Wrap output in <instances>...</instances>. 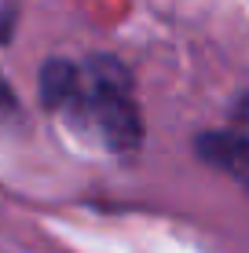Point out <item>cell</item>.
Wrapping results in <instances>:
<instances>
[{
    "instance_id": "obj_1",
    "label": "cell",
    "mask_w": 249,
    "mask_h": 253,
    "mask_svg": "<svg viewBox=\"0 0 249 253\" xmlns=\"http://www.w3.org/2000/svg\"><path fill=\"white\" fill-rule=\"evenodd\" d=\"M48 110L66 114L70 125L96 136L107 151L132 154L143 143V118L136 107L132 77L117 59H88L84 66L48 63L40 77Z\"/></svg>"
},
{
    "instance_id": "obj_2",
    "label": "cell",
    "mask_w": 249,
    "mask_h": 253,
    "mask_svg": "<svg viewBox=\"0 0 249 253\" xmlns=\"http://www.w3.org/2000/svg\"><path fill=\"white\" fill-rule=\"evenodd\" d=\"M194 151L202 154L205 165L227 172L231 180H238L249 191V136H242V132H205V136H198Z\"/></svg>"
},
{
    "instance_id": "obj_3",
    "label": "cell",
    "mask_w": 249,
    "mask_h": 253,
    "mask_svg": "<svg viewBox=\"0 0 249 253\" xmlns=\"http://www.w3.org/2000/svg\"><path fill=\"white\" fill-rule=\"evenodd\" d=\"M7 118H15V99L7 92V84L0 81V121H7Z\"/></svg>"
},
{
    "instance_id": "obj_4",
    "label": "cell",
    "mask_w": 249,
    "mask_h": 253,
    "mask_svg": "<svg viewBox=\"0 0 249 253\" xmlns=\"http://www.w3.org/2000/svg\"><path fill=\"white\" fill-rule=\"evenodd\" d=\"M235 114H238V121H249V95H246V99L235 107Z\"/></svg>"
}]
</instances>
